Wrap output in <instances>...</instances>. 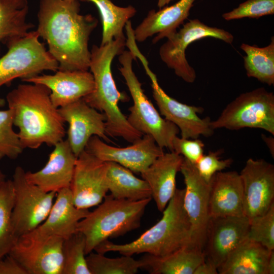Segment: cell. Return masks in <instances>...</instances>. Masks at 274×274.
Here are the masks:
<instances>
[{
  "label": "cell",
  "instance_id": "obj_35",
  "mask_svg": "<svg viewBox=\"0 0 274 274\" xmlns=\"http://www.w3.org/2000/svg\"><path fill=\"white\" fill-rule=\"evenodd\" d=\"M247 237L274 250V203L265 213L250 220Z\"/></svg>",
  "mask_w": 274,
  "mask_h": 274
},
{
  "label": "cell",
  "instance_id": "obj_40",
  "mask_svg": "<svg viewBox=\"0 0 274 274\" xmlns=\"http://www.w3.org/2000/svg\"><path fill=\"white\" fill-rule=\"evenodd\" d=\"M217 268L211 263L205 260L200 263L193 274H217Z\"/></svg>",
  "mask_w": 274,
  "mask_h": 274
},
{
  "label": "cell",
  "instance_id": "obj_30",
  "mask_svg": "<svg viewBox=\"0 0 274 274\" xmlns=\"http://www.w3.org/2000/svg\"><path fill=\"white\" fill-rule=\"evenodd\" d=\"M79 1L93 3L99 11L102 25L100 45L124 37V27L136 13L135 9L132 6L119 7L114 5L110 0Z\"/></svg>",
  "mask_w": 274,
  "mask_h": 274
},
{
  "label": "cell",
  "instance_id": "obj_4",
  "mask_svg": "<svg viewBox=\"0 0 274 274\" xmlns=\"http://www.w3.org/2000/svg\"><path fill=\"white\" fill-rule=\"evenodd\" d=\"M185 188L176 192L163 211V216L154 226L134 241L127 244H114L108 239L98 245L94 251L105 254L118 252L122 255L147 253L164 257L188 247L191 238V224L184 207Z\"/></svg>",
  "mask_w": 274,
  "mask_h": 274
},
{
  "label": "cell",
  "instance_id": "obj_17",
  "mask_svg": "<svg viewBox=\"0 0 274 274\" xmlns=\"http://www.w3.org/2000/svg\"><path fill=\"white\" fill-rule=\"evenodd\" d=\"M58 111L68 124L67 140L77 157L85 150L93 135L110 141L106 133L105 114L90 106L83 98L58 108Z\"/></svg>",
  "mask_w": 274,
  "mask_h": 274
},
{
  "label": "cell",
  "instance_id": "obj_12",
  "mask_svg": "<svg viewBox=\"0 0 274 274\" xmlns=\"http://www.w3.org/2000/svg\"><path fill=\"white\" fill-rule=\"evenodd\" d=\"M180 171L185 184L183 203L191 229L188 247L203 252L209 222L211 182L199 174L194 164L184 158Z\"/></svg>",
  "mask_w": 274,
  "mask_h": 274
},
{
  "label": "cell",
  "instance_id": "obj_2",
  "mask_svg": "<svg viewBox=\"0 0 274 274\" xmlns=\"http://www.w3.org/2000/svg\"><path fill=\"white\" fill-rule=\"evenodd\" d=\"M50 93L43 85L29 83L18 85L6 95L24 149H36L43 144L54 146L65 136V122Z\"/></svg>",
  "mask_w": 274,
  "mask_h": 274
},
{
  "label": "cell",
  "instance_id": "obj_38",
  "mask_svg": "<svg viewBox=\"0 0 274 274\" xmlns=\"http://www.w3.org/2000/svg\"><path fill=\"white\" fill-rule=\"evenodd\" d=\"M204 144L199 138L184 139L176 136L173 142V151L195 164L204 154Z\"/></svg>",
  "mask_w": 274,
  "mask_h": 274
},
{
  "label": "cell",
  "instance_id": "obj_46",
  "mask_svg": "<svg viewBox=\"0 0 274 274\" xmlns=\"http://www.w3.org/2000/svg\"><path fill=\"white\" fill-rule=\"evenodd\" d=\"M65 1L71 2V1H74V0H65Z\"/></svg>",
  "mask_w": 274,
  "mask_h": 274
},
{
  "label": "cell",
  "instance_id": "obj_6",
  "mask_svg": "<svg viewBox=\"0 0 274 274\" xmlns=\"http://www.w3.org/2000/svg\"><path fill=\"white\" fill-rule=\"evenodd\" d=\"M134 58L135 57L130 51L125 50L118 57L121 64L119 70L133 100V105L128 109L130 113L127 120L132 127L142 134L151 136L161 148L173 151V142L180 132L179 129L161 117L145 94L142 84L132 69Z\"/></svg>",
  "mask_w": 274,
  "mask_h": 274
},
{
  "label": "cell",
  "instance_id": "obj_7",
  "mask_svg": "<svg viewBox=\"0 0 274 274\" xmlns=\"http://www.w3.org/2000/svg\"><path fill=\"white\" fill-rule=\"evenodd\" d=\"M37 30L8 42V50L0 58V88L10 85L17 78L22 81L40 75L44 71L56 72L57 61L39 41Z\"/></svg>",
  "mask_w": 274,
  "mask_h": 274
},
{
  "label": "cell",
  "instance_id": "obj_10",
  "mask_svg": "<svg viewBox=\"0 0 274 274\" xmlns=\"http://www.w3.org/2000/svg\"><path fill=\"white\" fill-rule=\"evenodd\" d=\"M12 180L15 192L12 222L18 237L34 230L45 220L56 193L47 192L29 183L20 166L15 168Z\"/></svg>",
  "mask_w": 274,
  "mask_h": 274
},
{
  "label": "cell",
  "instance_id": "obj_22",
  "mask_svg": "<svg viewBox=\"0 0 274 274\" xmlns=\"http://www.w3.org/2000/svg\"><path fill=\"white\" fill-rule=\"evenodd\" d=\"M184 157L174 151L164 153L141 173L148 184L158 210L162 212L176 190V176Z\"/></svg>",
  "mask_w": 274,
  "mask_h": 274
},
{
  "label": "cell",
  "instance_id": "obj_44",
  "mask_svg": "<svg viewBox=\"0 0 274 274\" xmlns=\"http://www.w3.org/2000/svg\"><path fill=\"white\" fill-rule=\"evenodd\" d=\"M5 180H6V175L0 170V184Z\"/></svg>",
  "mask_w": 274,
  "mask_h": 274
},
{
  "label": "cell",
  "instance_id": "obj_25",
  "mask_svg": "<svg viewBox=\"0 0 274 274\" xmlns=\"http://www.w3.org/2000/svg\"><path fill=\"white\" fill-rule=\"evenodd\" d=\"M273 250L247 237L218 266V273L268 274V260Z\"/></svg>",
  "mask_w": 274,
  "mask_h": 274
},
{
  "label": "cell",
  "instance_id": "obj_13",
  "mask_svg": "<svg viewBox=\"0 0 274 274\" xmlns=\"http://www.w3.org/2000/svg\"><path fill=\"white\" fill-rule=\"evenodd\" d=\"M144 66L151 81L153 97L160 115L179 128L181 138L194 139L213 134L215 130L211 126V118H202L198 115L203 112L202 107L185 104L169 96L159 85L156 76L149 65Z\"/></svg>",
  "mask_w": 274,
  "mask_h": 274
},
{
  "label": "cell",
  "instance_id": "obj_21",
  "mask_svg": "<svg viewBox=\"0 0 274 274\" xmlns=\"http://www.w3.org/2000/svg\"><path fill=\"white\" fill-rule=\"evenodd\" d=\"M209 210L210 217L242 216L243 187L236 171L219 172L211 181Z\"/></svg>",
  "mask_w": 274,
  "mask_h": 274
},
{
  "label": "cell",
  "instance_id": "obj_15",
  "mask_svg": "<svg viewBox=\"0 0 274 274\" xmlns=\"http://www.w3.org/2000/svg\"><path fill=\"white\" fill-rule=\"evenodd\" d=\"M239 174L244 216L250 220L265 213L274 203V165L262 159L249 158Z\"/></svg>",
  "mask_w": 274,
  "mask_h": 274
},
{
  "label": "cell",
  "instance_id": "obj_1",
  "mask_svg": "<svg viewBox=\"0 0 274 274\" xmlns=\"http://www.w3.org/2000/svg\"><path fill=\"white\" fill-rule=\"evenodd\" d=\"M77 0H41L38 13L39 37L61 71H88L90 61L88 43L98 20L80 14Z\"/></svg>",
  "mask_w": 274,
  "mask_h": 274
},
{
  "label": "cell",
  "instance_id": "obj_34",
  "mask_svg": "<svg viewBox=\"0 0 274 274\" xmlns=\"http://www.w3.org/2000/svg\"><path fill=\"white\" fill-rule=\"evenodd\" d=\"M13 125L11 110H0V160L5 157L15 159L24 149Z\"/></svg>",
  "mask_w": 274,
  "mask_h": 274
},
{
  "label": "cell",
  "instance_id": "obj_23",
  "mask_svg": "<svg viewBox=\"0 0 274 274\" xmlns=\"http://www.w3.org/2000/svg\"><path fill=\"white\" fill-rule=\"evenodd\" d=\"M195 0H180L175 4L165 7L158 11H150L134 31L136 41L142 42L149 37L156 35L153 43L167 38L177 31L189 15Z\"/></svg>",
  "mask_w": 274,
  "mask_h": 274
},
{
  "label": "cell",
  "instance_id": "obj_41",
  "mask_svg": "<svg viewBox=\"0 0 274 274\" xmlns=\"http://www.w3.org/2000/svg\"><path fill=\"white\" fill-rule=\"evenodd\" d=\"M262 138L269 149L272 157H274V140L272 136H267L262 134Z\"/></svg>",
  "mask_w": 274,
  "mask_h": 274
},
{
  "label": "cell",
  "instance_id": "obj_9",
  "mask_svg": "<svg viewBox=\"0 0 274 274\" xmlns=\"http://www.w3.org/2000/svg\"><path fill=\"white\" fill-rule=\"evenodd\" d=\"M63 240L35 229L18 236L9 254L27 274H62Z\"/></svg>",
  "mask_w": 274,
  "mask_h": 274
},
{
  "label": "cell",
  "instance_id": "obj_27",
  "mask_svg": "<svg viewBox=\"0 0 274 274\" xmlns=\"http://www.w3.org/2000/svg\"><path fill=\"white\" fill-rule=\"evenodd\" d=\"M108 191L115 198L138 201L152 198L147 182L135 177L132 172L114 162H106Z\"/></svg>",
  "mask_w": 274,
  "mask_h": 274
},
{
  "label": "cell",
  "instance_id": "obj_39",
  "mask_svg": "<svg viewBox=\"0 0 274 274\" xmlns=\"http://www.w3.org/2000/svg\"><path fill=\"white\" fill-rule=\"evenodd\" d=\"M0 274H27L20 264L10 255L0 259Z\"/></svg>",
  "mask_w": 274,
  "mask_h": 274
},
{
  "label": "cell",
  "instance_id": "obj_3",
  "mask_svg": "<svg viewBox=\"0 0 274 274\" xmlns=\"http://www.w3.org/2000/svg\"><path fill=\"white\" fill-rule=\"evenodd\" d=\"M126 42L124 36L103 45L92 46L89 68L94 88L83 99L90 106L105 114L107 135L122 138L132 143L143 134L131 126L118 106L119 101H126L128 97L118 90L111 71L112 62L124 51Z\"/></svg>",
  "mask_w": 274,
  "mask_h": 274
},
{
  "label": "cell",
  "instance_id": "obj_29",
  "mask_svg": "<svg viewBox=\"0 0 274 274\" xmlns=\"http://www.w3.org/2000/svg\"><path fill=\"white\" fill-rule=\"evenodd\" d=\"M241 48L246 53L244 65L248 77L257 79L269 86L274 84V38L264 47L243 43Z\"/></svg>",
  "mask_w": 274,
  "mask_h": 274
},
{
  "label": "cell",
  "instance_id": "obj_37",
  "mask_svg": "<svg viewBox=\"0 0 274 274\" xmlns=\"http://www.w3.org/2000/svg\"><path fill=\"white\" fill-rule=\"evenodd\" d=\"M222 149L210 151L203 154L194 164L200 176L207 182H210L212 177L217 172L230 166L233 162L231 158L221 159Z\"/></svg>",
  "mask_w": 274,
  "mask_h": 274
},
{
  "label": "cell",
  "instance_id": "obj_31",
  "mask_svg": "<svg viewBox=\"0 0 274 274\" xmlns=\"http://www.w3.org/2000/svg\"><path fill=\"white\" fill-rule=\"evenodd\" d=\"M15 192L12 180L0 184V259L9 254L17 236L12 222Z\"/></svg>",
  "mask_w": 274,
  "mask_h": 274
},
{
  "label": "cell",
  "instance_id": "obj_11",
  "mask_svg": "<svg viewBox=\"0 0 274 274\" xmlns=\"http://www.w3.org/2000/svg\"><path fill=\"white\" fill-rule=\"evenodd\" d=\"M213 37L232 44L233 36L229 32L206 25L198 19L189 20L178 31L166 38L167 41L159 49L161 59L176 75L184 81L193 83L196 77L194 69L190 65L185 51L188 46L197 40Z\"/></svg>",
  "mask_w": 274,
  "mask_h": 274
},
{
  "label": "cell",
  "instance_id": "obj_28",
  "mask_svg": "<svg viewBox=\"0 0 274 274\" xmlns=\"http://www.w3.org/2000/svg\"><path fill=\"white\" fill-rule=\"evenodd\" d=\"M28 0H0L1 45L26 35L34 25L27 21Z\"/></svg>",
  "mask_w": 274,
  "mask_h": 274
},
{
  "label": "cell",
  "instance_id": "obj_33",
  "mask_svg": "<svg viewBox=\"0 0 274 274\" xmlns=\"http://www.w3.org/2000/svg\"><path fill=\"white\" fill-rule=\"evenodd\" d=\"M85 248V237L80 232L63 240L62 274H91L87 264Z\"/></svg>",
  "mask_w": 274,
  "mask_h": 274
},
{
  "label": "cell",
  "instance_id": "obj_14",
  "mask_svg": "<svg viewBox=\"0 0 274 274\" xmlns=\"http://www.w3.org/2000/svg\"><path fill=\"white\" fill-rule=\"evenodd\" d=\"M107 173V162L86 150L77 157L70 187L76 207L88 209L102 201L108 191Z\"/></svg>",
  "mask_w": 274,
  "mask_h": 274
},
{
  "label": "cell",
  "instance_id": "obj_26",
  "mask_svg": "<svg viewBox=\"0 0 274 274\" xmlns=\"http://www.w3.org/2000/svg\"><path fill=\"white\" fill-rule=\"evenodd\" d=\"M204 259L202 252L188 247L164 257L147 254L141 259L142 268L151 274H193Z\"/></svg>",
  "mask_w": 274,
  "mask_h": 274
},
{
  "label": "cell",
  "instance_id": "obj_42",
  "mask_svg": "<svg viewBox=\"0 0 274 274\" xmlns=\"http://www.w3.org/2000/svg\"><path fill=\"white\" fill-rule=\"evenodd\" d=\"M274 273V251L271 252L268 263V274Z\"/></svg>",
  "mask_w": 274,
  "mask_h": 274
},
{
  "label": "cell",
  "instance_id": "obj_45",
  "mask_svg": "<svg viewBox=\"0 0 274 274\" xmlns=\"http://www.w3.org/2000/svg\"><path fill=\"white\" fill-rule=\"evenodd\" d=\"M6 102V101L4 98L0 97V108L5 106Z\"/></svg>",
  "mask_w": 274,
  "mask_h": 274
},
{
  "label": "cell",
  "instance_id": "obj_32",
  "mask_svg": "<svg viewBox=\"0 0 274 274\" xmlns=\"http://www.w3.org/2000/svg\"><path fill=\"white\" fill-rule=\"evenodd\" d=\"M87 255L86 259L91 274H135L143 265L141 259L136 260L132 256L109 258L93 251Z\"/></svg>",
  "mask_w": 274,
  "mask_h": 274
},
{
  "label": "cell",
  "instance_id": "obj_18",
  "mask_svg": "<svg viewBox=\"0 0 274 274\" xmlns=\"http://www.w3.org/2000/svg\"><path fill=\"white\" fill-rule=\"evenodd\" d=\"M250 220L245 216L210 217L203 253L217 268L247 237Z\"/></svg>",
  "mask_w": 274,
  "mask_h": 274
},
{
  "label": "cell",
  "instance_id": "obj_5",
  "mask_svg": "<svg viewBox=\"0 0 274 274\" xmlns=\"http://www.w3.org/2000/svg\"><path fill=\"white\" fill-rule=\"evenodd\" d=\"M151 199L131 201L106 195L104 201L78 223L77 231L86 239V255L108 238L123 235L139 228Z\"/></svg>",
  "mask_w": 274,
  "mask_h": 274
},
{
  "label": "cell",
  "instance_id": "obj_43",
  "mask_svg": "<svg viewBox=\"0 0 274 274\" xmlns=\"http://www.w3.org/2000/svg\"><path fill=\"white\" fill-rule=\"evenodd\" d=\"M172 0H158V6L159 8H161L165 5L168 4Z\"/></svg>",
  "mask_w": 274,
  "mask_h": 274
},
{
  "label": "cell",
  "instance_id": "obj_8",
  "mask_svg": "<svg viewBox=\"0 0 274 274\" xmlns=\"http://www.w3.org/2000/svg\"><path fill=\"white\" fill-rule=\"evenodd\" d=\"M214 130L258 128L274 135V94L263 87L241 94L211 121Z\"/></svg>",
  "mask_w": 274,
  "mask_h": 274
},
{
  "label": "cell",
  "instance_id": "obj_16",
  "mask_svg": "<svg viewBox=\"0 0 274 274\" xmlns=\"http://www.w3.org/2000/svg\"><path fill=\"white\" fill-rule=\"evenodd\" d=\"M126 147L108 145L93 135L88 141L85 150L105 162H114L135 173H142L163 153L150 135L144 134Z\"/></svg>",
  "mask_w": 274,
  "mask_h": 274
},
{
  "label": "cell",
  "instance_id": "obj_24",
  "mask_svg": "<svg viewBox=\"0 0 274 274\" xmlns=\"http://www.w3.org/2000/svg\"><path fill=\"white\" fill-rule=\"evenodd\" d=\"M56 200L45 220L36 229L40 233L65 239L77 232L78 222L89 213L74 203L70 188L56 193Z\"/></svg>",
  "mask_w": 274,
  "mask_h": 274
},
{
  "label": "cell",
  "instance_id": "obj_20",
  "mask_svg": "<svg viewBox=\"0 0 274 274\" xmlns=\"http://www.w3.org/2000/svg\"><path fill=\"white\" fill-rule=\"evenodd\" d=\"M48 162L41 169L25 172V178L44 191L57 193L70 188L77 157L67 140H62L54 146Z\"/></svg>",
  "mask_w": 274,
  "mask_h": 274
},
{
  "label": "cell",
  "instance_id": "obj_36",
  "mask_svg": "<svg viewBox=\"0 0 274 274\" xmlns=\"http://www.w3.org/2000/svg\"><path fill=\"white\" fill-rule=\"evenodd\" d=\"M274 14V0H247L237 8L224 13L222 17L229 21L243 18L258 19Z\"/></svg>",
  "mask_w": 274,
  "mask_h": 274
},
{
  "label": "cell",
  "instance_id": "obj_19",
  "mask_svg": "<svg viewBox=\"0 0 274 274\" xmlns=\"http://www.w3.org/2000/svg\"><path fill=\"white\" fill-rule=\"evenodd\" d=\"M22 81L48 87L51 100L57 108L83 98L94 88L93 75L88 71L58 70L53 75H38Z\"/></svg>",
  "mask_w": 274,
  "mask_h": 274
}]
</instances>
